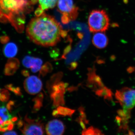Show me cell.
<instances>
[{
    "instance_id": "12",
    "label": "cell",
    "mask_w": 135,
    "mask_h": 135,
    "mask_svg": "<svg viewBox=\"0 0 135 135\" xmlns=\"http://www.w3.org/2000/svg\"><path fill=\"white\" fill-rule=\"evenodd\" d=\"M92 42L97 48L103 49L106 47L108 45L109 40L103 32H97L93 36Z\"/></svg>"
},
{
    "instance_id": "3",
    "label": "cell",
    "mask_w": 135,
    "mask_h": 135,
    "mask_svg": "<svg viewBox=\"0 0 135 135\" xmlns=\"http://www.w3.org/2000/svg\"><path fill=\"white\" fill-rule=\"evenodd\" d=\"M88 25L92 32H105L110 26L109 16L104 10H93L89 16Z\"/></svg>"
},
{
    "instance_id": "21",
    "label": "cell",
    "mask_w": 135,
    "mask_h": 135,
    "mask_svg": "<svg viewBox=\"0 0 135 135\" xmlns=\"http://www.w3.org/2000/svg\"><path fill=\"white\" fill-rule=\"evenodd\" d=\"M9 98V93L6 90L0 89V101L6 102Z\"/></svg>"
},
{
    "instance_id": "19",
    "label": "cell",
    "mask_w": 135,
    "mask_h": 135,
    "mask_svg": "<svg viewBox=\"0 0 135 135\" xmlns=\"http://www.w3.org/2000/svg\"><path fill=\"white\" fill-rule=\"evenodd\" d=\"M82 135H102L101 131L93 127H90L87 129H84L82 131Z\"/></svg>"
},
{
    "instance_id": "6",
    "label": "cell",
    "mask_w": 135,
    "mask_h": 135,
    "mask_svg": "<svg viewBox=\"0 0 135 135\" xmlns=\"http://www.w3.org/2000/svg\"><path fill=\"white\" fill-rule=\"evenodd\" d=\"M57 5L59 11L62 15V20L64 23L74 20L78 16L79 8L73 0H58Z\"/></svg>"
},
{
    "instance_id": "2",
    "label": "cell",
    "mask_w": 135,
    "mask_h": 135,
    "mask_svg": "<svg viewBox=\"0 0 135 135\" xmlns=\"http://www.w3.org/2000/svg\"><path fill=\"white\" fill-rule=\"evenodd\" d=\"M33 0H0V21L9 22L19 32H23L25 16L31 11Z\"/></svg>"
},
{
    "instance_id": "22",
    "label": "cell",
    "mask_w": 135,
    "mask_h": 135,
    "mask_svg": "<svg viewBox=\"0 0 135 135\" xmlns=\"http://www.w3.org/2000/svg\"><path fill=\"white\" fill-rule=\"evenodd\" d=\"M4 134L5 135H16L17 134L16 133L15 131H11V130L8 131H6L5 132V133H4Z\"/></svg>"
},
{
    "instance_id": "8",
    "label": "cell",
    "mask_w": 135,
    "mask_h": 135,
    "mask_svg": "<svg viewBox=\"0 0 135 135\" xmlns=\"http://www.w3.org/2000/svg\"><path fill=\"white\" fill-rule=\"evenodd\" d=\"M66 85L62 82H59L53 85L49 90L53 105L55 107L64 104V94L65 91Z\"/></svg>"
},
{
    "instance_id": "7",
    "label": "cell",
    "mask_w": 135,
    "mask_h": 135,
    "mask_svg": "<svg viewBox=\"0 0 135 135\" xmlns=\"http://www.w3.org/2000/svg\"><path fill=\"white\" fill-rule=\"evenodd\" d=\"M115 96L123 110L129 111L135 106V90L123 88L117 91Z\"/></svg>"
},
{
    "instance_id": "4",
    "label": "cell",
    "mask_w": 135,
    "mask_h": 135,
    "mask_svg": "<svg viewBox=\"0 0 135 135\" xmlns=\"http://www.w3.org/2000/svg\"><path fill=\"white\" fill-rule=\"evenodd\" d=\"M18 124L20 129L24 135H43L45 132L44 125L41 121L32 119L27 115L23 120L19 121Z\"/></svg>"
},
{
    "instance_id": "9",
    "label": "cell",
    "mask_w": 135,
    "mask_h": 135,
    "mask_svg": "<svg viewBox=\"0 0 135 135\" xmlns=\"http://www.w3.org/2000/svg\"><path fill=\"white\" fill-rule=\"evenodd\" d=\"M24 86L27 93L31 95H35L41 91L42 83L38 77L32 75L26 79Z\"/></svg>"
},
{
    "instance_id": "18",
    "label": "cell",
    "mask_w": 135,
    "mask_h": 135,
    "mask_svg": "<svg viewBox=\"0 0 135 135\" xmlns=\"http://www.w3.org/2000/svg\"><path fill=\"white\" fill-rule=\"evenodd\" d=\"M96 94L100 97H103L105 99H110L112 97V92L110 90L106 87H103L100 89L95 91Z\"/></svg>"
},
{
    "instance_id": "10",
    "label": "cell",
    "mask_w": 135,
    "mask_h": 135,
    "mask_svg": "<svg viewBox=\"0 0 135 135\" xmlns=\"http://www.w3.org/2000/svg\"><path fill=\"white\" fill-rule=\"evenodd\" d=\"M45 128L47 134L61 135L64 133L65 127L61 121L54 119L49 122Z\"/></svg>"
},
{
    "instance_id": "13",
    "label": "cell",
    "mask_w": 135,
    "mask_h": 135,
    "mask_svg": "<svg viewBox=\"0 0 135 135\" xmlns=\"http://www.w3.org/2000/svg\"><path fill=\"white\" fill-rule=\"evenodd\" d=\"M95 70H90L88 74V85L93 88L97 90L100 89L104 87L101 79L96 74Z\"/></svg>"
},
{
    "instance_id": "16",
    "label": "cell",
    "mask_w": 135,
    "mask_h": 135,
    "mask_svg": "<svg viewBox=\"0 0 135 135\" xmlns=\"http://www.w3.org/2000/svg\"><path fill=\"white\" fill-rule=\"evenodd\" d=\"M39 8L42 10H48L53 8L57 4L58 0H38Z\"/></svg>"
},
{
    "instance_id": "17",
    "label": "cell",
    "mask_w": 135,
    "mask_h": 135,
    "mask_svg": "<svg viewBox=\"0 0 135 135\" xmlns=\"http://www.w3.org/2000/svg\"><path fill=\"white\" fill-rule=\"evenodd\" d=\"M62 76V73L60 72L57 73L51 77L47 84V88L49 91L53 85L60 82Z\"/></svg>"
},
{
    "instance_id": "14",
    "label": "cell",
    "mask_w": 135,
    "mask_h": 135,
    "mask_svg": "<svg viewBox=\"0 0 135 135\" xmlns=\"http://www.w3.org/2000/svg\"><path fill=\"white\" fill-rule=\"evenodd\" d=\"M75 112L74 110L60 105L58 106L57 109L53 111L52 114L54 116H68L71 117Z\"/></svg>"
},
{
    "instance_id": "15",
    "label": "cell",
    "mask_w": 135,
    "mask_h": 135,
    "mask_svg": "<svg viewBox=\"0 0 135 135\" xmlns=\"http://www.w3.org/2000/svg\"><path fill=\"white\" fill-rule=\"evenodd\" d=\"M17 51V47L16 44L12 42H10L7 44L3 50L5 56L9 58L14 57L16 55Z\"/></svg>"
},
{
    "instance_id": "1",
    "label": "cell",
    "mask_w": 135,
    "mask_h": 135,
    "mask_svg": "<svg viewBox=\"0 0 135 135\" xmlns=\"http://www.w3.org/2000/svg\"><path fill=\"white\" fill-rule=\"evenodd\" d=\"M26 32L33 42L44 47L55 46L64 34L55 18L44 12L31 20L27 27Z\"/></svg>"
},
{
    "instance_id": "11",
    "label": "cell",
    "mask_w": 135,
    "mask_h": 135,
    "mask_svg": "<svg viewBox=\"0 0 135 135\" xmlns=\"http://www.w3.org/2000/svg\"><path fill=\"white\" fill-rule=\"evenodd\" d=\"M23 64L25 67L31 68L33 72L36 73L41 69L42 61L40 58L27 56L23 59Z\"/></svg>"
},
{
    "instance_id": "20",
    "label": "cell",
    "mask_w": 135,
    "mask_h": 135,
    "mask_svg": "<svg viewBox=\"0 0 135 135\" xmlns=\"http://www.w3.org/2000/svg\"><path fill=\"white\" fill-rule=\"evenodd\" d=\"M52 70V66L49 63H46L42 67L40 70V75L44 76L48 73L50 72Z\"/></svg>"
},
{
    "instance_id": "5",
    "label": "cell",
    "mask_w": 135,
    "mask_h": 135,
    "mask_svg": "<svg viewBox=\"0 0 135 135\" xmlns=\"http://www.w3.org/2000/svg\"><path fill=\"white\" fill-rule=\"evenodd\" d=\"M3 102L0 101V132L12 130L17 120L11 113L9 103L6 104Z\"/></svg>"
}]
</instances>
